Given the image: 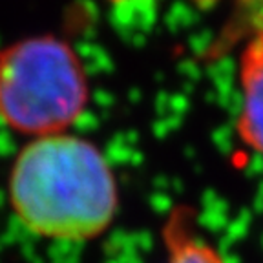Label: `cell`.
Returning <instances> with one entry per match:
<instances>
[{
  "instance_id": "obj_2",
  "label": "cell",
  "mask_w": 263,
  "mask_h": 263,
  "mask_svg": "<svg viewBox=\"0 0 263 263\" xmlns=\"http://www.w3.org/2000/svg\"><path fill=\"white\" fill-rule=\"evenodd\" d=\"M90 103L77 51L55 35H35L0 51V119L29 137L64 134Z\"/></svg>"
},
{
  "instance_id": "obj_5",
  "label": "cell",
  "mask_w": 263,
  "mask_h": 263,
  "mask_svg": "<svg viewBox=\"0 0 263 263\" xmlns=\"http://www.w3.org/2000/svg\"><path fill=\"white\" fill-rule=\"evenodd\" d=\"M203 4H210V2H216V0H199ZM241 4H247V6H263V0H239Z\"/></svg>"
},
{
  "instance_id": "obj_6",
  "label": "cell",
  "mask_w": 263,
  "mask_h": 263,
  "mask_svg": "<svg viewBox=\"0 0 263 263\" xmlns=\"http://www.w3.org/2000/svg\"><path fill=\"white\" fill-rule=\"evenodd\" d=\"M110 2H115V4H119V2H124V0H110Z\"/></svg>"
},
{
  "instance_id": "obj_4",
  "label": "cell",
  "mask_w": 263,
  "mask_h": 263,
  "mask_svg": "<svg viewBox=\"0 0 263 263\" xmlns=\"http://www.w3.org/2000/svg\"><path fill=\"white\" fill-rule=\"evenodd\" d=\"M163 263H225L221 252L199 238L190 219V210L176 209L163 225Z\"/></svg>"
},
{
  "instance_id": "obj_1",
  "label": "cell",
  "mask_w": 263,
  "mask_h": 263,
  "mask_svg": "<svg viewBox=\"0 0 263 263\" xmlns=\"http://www.w3.org/2000/svg\"><path fill=\"white\" fill-rule=\"evenodd\" d=\"M8 201L29 234L62 243L101 238L119 212V185L104 154L71 134L35 137L13 161Z\"/></svg>"
},
{
  "instance_id": "obj_3",
  "label": "cell",
  "mask_w": 263,
  "mask_h": 263,
  "mask_svg": "<svg viewBox=\"0 0 263 263\" xmlns=\"http://www.w3.org/2000/svg\"><path fill=\"white\" fill-rule=\"evenodd\" d=\"M241 106L236 130L243 143L263 156V28L247 42L239 59Z\"/></svg>"
}]
</instances>
